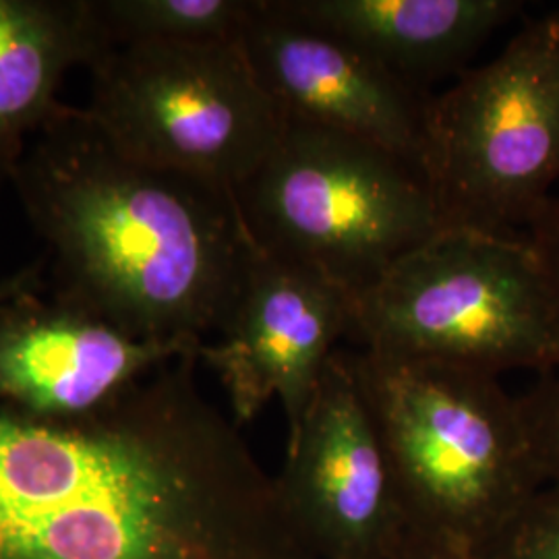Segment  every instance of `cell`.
Masks as SVG:
<instances>
[{"label":"cell","mask_w":559,"mask_h":559,"mask_svg":"<svg viewBox=\"0 0 559 559\" xmlns=\"http://www.w3.org/2000/svg\"><path fill=\"white\" fill-rule=\"evenodd\" d=\"M198 362L80 419L0 406V559H318Z\"/></svg>","instance_id":"cell-1"},{"label":"cell","mask_w":559,"mask_h":559,"mask_svg":"<svg viewBox=\"0 0 559 559\" xmlns=\"http://www.w3.org/2000/svg\"><path fill=\"white\" fill-rule=\"evenodd\" d=\"M11 185L57 297L135 338L221 334L258 255L233 189L127 158L69 104L29 141Z\"/></svg>","instance_id":"cell-2"},{"label":"cell","mask_w":559,"mask_h":559,"mask_svg":"<svg viewBox=\"0 0 559 559\" xmlns=\"http://www.w3.org/2000/svg\"><path fill=\"white\" fill-rule=\"evenodd\" d=\"M390 466L406 531L491 547L545 479L500 378L438 360L344 350Z\"/></svg>","instance_id":"cell-3"},{"label":"cell","mask_w":559,"mask_h":559,"mask_svg":"<svg viewBox=\"0 0 559 559\" xmlns=\"http://www.w3.org/2000/svg\"><path fill=\"white\" fill-rule=\"evenodd\" d=\"M348 342L500 378L559 369V305L526 235L443 228L350 297Z\"/></svg>","instance_id":"cell-4"},{"label":"cell","mask_w":559,"mask_h":559,"mask_svg":"<svg viewBox=\"0 0 559 559\" xmlns=\"http://www.w3.org/2000/svg\"><path fill=\"white\" fill-rule=\"evenodd\" d=\"M255 249L350 297L445 228L431 182L369 141L284 119L274 152L235 189Z\"/></svg>","instance_id":"cell-5"},{"label":"cell","mask_w":559,"mask_h":559,"mask_svg":"<svg viewBox=\"0 0 559 559\" xmlns=\"http://www.w3.org/2000/svg\"><path fill=\"white\" fill-rule=\"evenodd\" d=\"M427 179L445 228L526 233L559 180V11L431 96Z\"/></svg>","instance_id":"cell-6"},{"label":"cell","mask_w":559,"mask_h":559,"mask_svg":"<svg viewBox=\"0 0 559 559\" xmlns=\"http://www.w3.org/2000/svg\"><path fill=\"white\" fill-rule=\"evenodd\" d=\"M87 115L120 154L237 189L274 152L284 115L240 41H135L90 67Z\"/></svg>","instance_id":"cell-7"},{"label":"cell","mask_w":559,"mask_h":559,"mask_svg":"<svg viewBox=\"0 0 559 559\" xmlns=\"http://www.w3.org/2000/svg\"><path fill=\"white\" fill-rule=\"evenodd\" d=\"M284 512L318 559H392L406 533L373 419L344 350L328 362L274 477Z\"/></svg>","instance_id":"cell-8"},{"label":"cell","mask_w":559,"mask_h":559,"mask_svg":"<svg viewBox=\"0 0 559 559\" xmlns=\"http://www.w3.org/2000/svg\"><path fill=\"white\" fill-rule=\"evenodd\" d=\"M198 342L141 340L57 297L40 265L0 282V406L32 419L87 417Z\"/></svg>","instance_id":"cell-9"},{"label":"cell","mask_w":559,"mask_h":559,"mask_svg":"<svg viewBox=\"0 0 559 559\" xmlns=\"http://www.w3.org/2000/svg\"><path fill=\"white\" fill-rule=\"evenodd\" d=\"M348 330L346 290L316 270L258 251L221 340L203 342L200 360L218 376L239 427L278 400L293 438Z\"/></svg>","instance_id":"cell-10"},{"label":"cell","mask_w":559,"mask_h":559,"mask_svg":"<svg viewBox=\"0 0 559 559\" xmlns=\"http://www.w3.org/2000/svg\"><path fill=\"white\" fill-rule=\"evenodd\" d=\"M239 41L284 119L369 141L427 177V90L402 80L359 48L288 20L274 0H258Z\"/></svg>","instance_id":"cell-11"},{"label":"cell","mask_w":559,"mask_h":559,"mask_svg":"<svg viewBox=\"0 0 559 559\" xmlns=\"http://www.w3.org/2000/svg\"><path fill=\"white\" fill-rule=\"evenodd\" d=\"M288 20L346 41L402 80L423 87L460 71L516 0H274Z\"/></svg>","instance_id":"cell-12"},{"label":"cell","mask_w":559,"mask_h":559,"mask_svg":"<svg viewBox=\"0 0 559 559\" xmlns=\"http://www.w3.org/2000/svg\"><path fill=\"white\" fill-rule=\"evenodd\" d=\"M110 48L92 0H0V191L62 110L67 73Z\"/></svg>","instance_id":"cell-13"},{"label":"cell","mask_w":559,"mask_h":559,"mask_svg":"<svg viewBox=\"0 0 559 559\" xmlns=\"http://www.w3.org/2000/svg\"><path fill=\"white\" fill-rule=\"evenodd\" d=\"M108 40L239 41L258 0H92Z\"/></svg>","instance_id":"cell-14"},{"label":"cell","mask_w":559,"mask_h":559,"mask_svg":"<svg viewBox=\"0 0 559 559\" xmlns=\"http://www.w3.org/2000/svg\"><path fill=\"white\" fill-rule=\"evenodd\" d=\"M491 547L503 559H559V485H545Z\"/></svg>","instance_id":"cell-15"},{"label":"cell","mask_w":559,"mask_h":559,"mask_svg":"<svg viewBox=\"0 0 559 559\" xmlns=\"http://www.w3.org/2000/svg\"><path fill=\"white\" fill-rule=\"evenodd\" d=\"M519 402L545 485H559V376H540Z\"/></svg>","instance_id":"cell-16"},{"label":"cell","mask_w":559,"mask_h":559,"mask_svg":"<svg viewBox=\"0 0 559 559\" xmlns=\"http://www.w3.org/2000/svg\"><path fill=\"white\" fill-rule=\"evenodd\" d=\"M392 559H503L493 547H468L454 540L406 531Z\"/></svg>","instance_id":"cell-17"},{"label":"cell","mask_w":559,"mask_h":559,"mask_svg":"<svg viewBox=\"0 0 559 559\" xmlns=\"http://www.w3.org/2000/svg\"><path fill=\"white\" fill-rule=\"evenodd\" d=\"M547 267L559 305V198H551L524 233Z\"/></svg>","instance_id":"cell-18"}]
</instances>
